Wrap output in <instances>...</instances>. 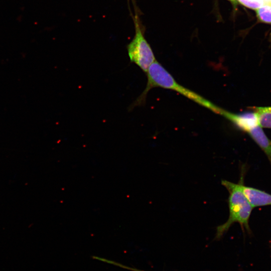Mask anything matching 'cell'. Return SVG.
Masks as SVG:
<instances>
[{"instance_id": "5", "label": "cell", "mask_w": 271, "mask_h": 271, "mask_svg": "<svg viewBox=\"0 0 271 271\" xmlns=\"http://www.w3.org/2000/svg\"><path fill=\"white\" fill-rule=\"evenodd\" d=\"M241 190L252 208L271 205V194L258 189L241 185Z\"/></svg>"}, {"instance_id": "8", "label": "cell", "mask_w": 271, "mask_h": 271, "mask_svg": "<svg viewBox=\"0 0 271 271\" xmlns=\"http://www.w3.org/2000/svg\"><path fill=\"white\" fill-rule=\"evenodd\" d=\"M258 19L261 22L271 24V5L265 4L255 10Z\"/></svg>"}, {"instance_id": "2", "label": "cell", "mask_w": 271, "mask_h": 271, "mask_svg": "<svg viewBox=\"0 0 271 271\" xmlns=\"http://www.w3.org/2000/svg\"><path fill=\"white\" fill-rule=\"evenodd\" d=\"M242 181V176L237 184L226 180H221L222 185L229 193V216L225 223L217 227L215 236L216 240L220 239L231 226L236 222L240 224L242 230L249 231V219L253 208L241 190Z\"/></svg>"}, {"instance_id": "11", "label": "cell", "mask_w": 271, "mask_h": 271, "mask_svg": "<svg viewBox=\"0 0 271 271\" xmlns=\"http://www.w3.org/2000/svg\"><path fill=\"white\" fill-rule=\"evenodd\" d=\"M270 5H271V3H270Z\"/></svg>"}, {"instance_id": "1", "label": "cell", "mask_w": 271, "mask_h": 271, "mask_svg": "<svg viewBox=\"0 0 271 271\" xmlns=\"http://www.w3.org/2000/svg\"><path fill=\"white\" fill-rule=\"evenodd\" d=\"M146 73L148 78L146 86L141 94L128 107L129 110L136 106L144 105L148 93L151 89L161 87L175 91L214 112L220 114L222 108L198 93L178 83L172 75L157 61L156 60L151 65Z\"/></svg>"}, {"instance_id": "4", "label": "cell", "mask_w": 271, "mask_h": 271, "mask_svg": "<svg viewBox=\"0 0 271 271\" xmlns=\"http://www.w3.org/2000/svg\"><path fill=\"white\" fill-rule=\"evenodd\" d=\"M220 114L231 121L237 128L246 133L259 125L256 115L253 111L233 113L222 109Z\"/></svg>"}, {"instance_id": "6", "label": "cell", "mask_w": 271, "mask_h": 271, "mask_svg": "<svg viewBox=\"0 0 271 271\" xmlns=\"http://www.w3.org/2000/svg\"><path fill=\"white\" fill-rule=\"evenodd\" d=\"M247 133L265 154L271 162V141L259 125L249 130Z\"/></svg>"}, {"instance_id": "10", "label": "cell", "mask_w": 271, "mask_h": 271, "mask_svg": "<svg viewBox=\"0 0 271 271\" xmlns=\"http://www.w3.org/2000/svg\"><path fill=\"white\" fill-rule=\"evenodd\" d=\"M231 2H232V3H236V0H229Z\"/></svg>"}, {"instance_id": "7", "label": "cell", "mask_w": 271, "mask_h": 271, "mask_svg": "<svg viewBox=\"0 0 271 271\" xmlns=\"http://www.w3.org/2000/svg\"><path fill=\"white\" fill-rule=\"evenodd\" d=\"M258 124L262 128H271V106L254 107Z\"/></svg>"}, {"instance_id": "9", "label": "cell", "mask_w": 271, "mask_h": 271, "mask_svg": "<svg viewBox=\"0 0 271 271\" xmlns=\"http://www.w3.org/2000/svg\"><path fill=\"white\" fill-rule=\"evenodd\" d=\"M92 258H94V259L100 260L101 261L105 262H106L107 263L111 264H112V265H115V266H119L120 267H121V268H124V269H128V270H131V271H144V270H140V269L136 268L127 266H126L125 265L122 264L120 263L119 262H115V261H113V260H109V259H106V258H102V257L96 256H93Z\"/></svg>"}, {"instance_id": "3", "label": "cell", "mask_w": 271, "mask_h": 271, "mask_svg": "<svg viewBox=\"0 0 271 271\" xmlns=\"http://www.w3.org/2000/svg\"><path fill=\"white\" fill-rule=\"evenodd\" d=\"M134 22L135 34L126 46L127 52L130 62L136 64L146 73L156 59L151 46L144 36L137 15Z\"/></svg>"}]
</instances>
